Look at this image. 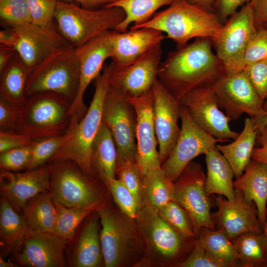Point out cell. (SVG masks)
<instances>
[{
    "label": "cell",
    "mask_w": 267,
    "mask_h": 267,
    "mask_svg": "<svg viewBox=\"0 0 267 267\" xmlns=\"http://www.w3.org/2000/svg\"><path fill=\"white\" fill-rule=\"evenodd\" d=\"M136 115V162L141 179L149 171L161 168L154 124V94L151 89L137 97H127Z\"/></svg>",
    "instance_id": "obj_18"
},
{
    "label": "cell",
    "mask_w": 267,
    "mask_h": 267,
    "mask_svg": "<svg viewBox=\"0 0 267 267\" xmlns=\"http://www.w3.org/2000/svg\"><path fill=\"white\" fill-rule=\"evenodd\" d=\"M0 17L5 27L32 22L27 0H0Z\"/></svg>",
    "instance_id": "obj_40"
},
{
    "label": "cell",
    "mask_w": 267,
    "mask_h": 267,
    "mask_svg": "<svg viewBox=\"0 0 267 267\" xmlns=\"http://www.w3.org/2000/svg\"><path fill=\"white\" fill-rule=\"evenodd\" d=\"M215 203L218 211L211 214L212 219L218 228L223 229L230 240L246 232H263L255 203H248L240 190L235 189L232 199L218 195Z\"/></svg>",
    "instance_id": "obj_19"
},
{
    "label": "cell",
    "mask_w": 267,
    "mask_h": 267,
    "mask_svg": "<svg viewBox=\"0 0 267 267\" xmlns=\"http://www.w3.org/2000/svg\"><path fill=\"white\" fill-rule=\"evenodd\" d=\"M32 22L44 28H55L53 20L58 0H27Z\"/></svg>",
    "instance_id": "obj_44"
},
{
    "label": "cell",
    "mask_w": 267,
    "mask_h": 267,
    "mask_svg": "<svg viewBox=\"0 0 267 267\" xmlns=\"http://www.w3.org/2000/svg\"><path fill=\"white\" fill-rule=\"evenodd\" d=\"M205 179L201 165L191 161L174 181L175 201L189 215L196 236L203 227L215 229L211 202L205 189Z\"/></svg>",
    "instance_id": "obj_10"
},
{
    "label": "cell",
    "mask_w": 267,
    "mask_h": 267,
    "mask_svg": "<svg viewBox=\"0 0 267 267\" xmlns=\"http://www.w3.org/2000/svg\"><path fill=\"white\" fill-rule=\"evenodd\" d=\"M174 0H119L105 7H119L125 13V19L114 29L124 32L130 25L137 26L149 21L162 6L170 5Z\"/></svg>",
    "instance_id": "obj_35"
},
{
    "label": "cell",
    "mask_w": 267,
    "mask_h": 267,
    "mask_svg": "<svg viewBox=\"0 0 267 267\" xmlns=\"http://www.w3.org/2000/svg\"><path fill=\"white\" fill-rule=\"evenodd\" d=\"M223 24L214 12L191 3L186 0H174L168 7L155 13L147 22L130 29L147 27L166 34V38L180 48L193 38L211 40L219 34Z\"/></svg>",
    "instance_id": "obj_2"
},
{
    "label": "cell",
    "mask_w": 267,
    "mask_h": 267,
    "mask_svg": "<svg viewBox=\"0 0 267 267\" xmlns=\"http://www.w3.org/2000/svg\"><path fill=\"white\" fill-rule=\"evenodd\" d=\"M96 217L86 224L76 246L72 265L76 267H96L104 262Z\"/></svg>",
    "instance_id": "obj_32"
},
{
    "label": "cell",
    "mask_w": 267,
    "mask_h": 267,
    "mask_svg": "<svg viewBox=\"0 0 267 267\" xmlns=\"http://www.w3.org/2000/svg\"><path fill=\"white\" fill-rule=\"evenodd\" d=\"M78 3L82 7L89 9H95L111 4L119 0H61Z\"/></svg>",
    "instance_id": "obj_53"
},
{
    "label": "cell",
    "mask_w": 267,
    "mask_h": 267,
    "mask_svg": "<svg viewBox=\"0 0 267 267\" xmlns=\"http://www.w3.org/2000/svg\"><path fill=\"white\" fill-rule=\"evenodd\" d=\"M194 243L205 249L227 267L238 265L234 245L222 228L217 230L203 227L200 229Z\"/></svg>",
    "instance_id": "obj_36"
},
{
    "label": "cell",
    "mask_w": 267,
    "mask_h": 267,
    "mask_svg": "<svg viewBox=\"0 0 267 267\" xmlns=\"http://www.w3.org/2000/svg\"><path fill=\"white\" fill-rule=\"evenodd\" d=\"M22 212L31 229L53 232L57 212L49 190L42 192L29 200Z\"/></svg>",
    "instance_id": "obj_31"
},
{
    "label": "cell",
    "mask_w": 267,
    "mask_h": 267,
    "mask_svg": "<svg viewBox=\"0 0 267 267\" xmlns=\"http://www.w3.org/2000/svg\"><path fill=\"white\" fill-rule=\"evenodd\" d=\"M95 210L102 225L100 240L104 264L106 267L120 266L129 256L137 237L132 219L100 204Z\"/></svg>",
    "instance_id": "obj_14"
},
{
    "label": "cell",
    "mask_w": 267,
    "mask_h": 267,
    "mask_svg": "<svg viewBox=\"0 0 267 267\" xmlns=\"http://www.w3.org/2000/svg\"><path fill=\"white\" fill-rule=\"evenodd\" d=\"M243 72L262 99L267 98V58L245 66Z\"/></svg>",
    "instance_id": "obj_45"
},
{
    "label": "cell",
    "mask_w": 267,
    "mask_h": 267,
    "mask_svg": "<svg viewBox=\"0 0 267 267\" xmlns=\"http://www.w3.org/2000/svg\"><path fill=\"white\" fill-rule=\"evenodd\" d=\"M30 228L24 217L18 214L3 197L0 204V242L6 253L17 250L25 239Z\"/></svg>",
    "instance_id": "obj_30"
},
{
    "label": "cell",
    "mask_w": 267,
    "mask_h": 267,
    "mask_svg": "<svg viewBox=\"0 0 267 267\" xmlns=\"http://www.w3.org/2000/svg\"><path fill=\"white\" fill-rule=\"evenodd\" d=\"M267 58V29H258L252 35L246 49L245 66Z\"/></svg>",
    "instance_id": "obj_46"
},
{
    "label": "cell",
    "mask_w": 267,
    "mask_h": 267,
    "mask_svg": "<svg viewBox=\"0 0 267 267\" xmlns=\"http://www.w3.org/2000/svg\"><path fill=\"white\" fill-rule=\"evenodd\" d=\"M256 31L249 2L228 19L218 36L212 40L216 54L222 62L226 74L243 71L246 49Z\"/></svg>",
    "instance_id": "obj_8"
},
{
    "label": "cell",
    "mask_w": 267,
    "mask_h": 267,
    "mask_svg": "<svg viewBox=\"0 0 267 267\" xmlns=\"http://www.w3.org/2000/svg\"><path fill=\"white\" fill-rule=\"evenodd\" d=\"M54 202L57 216L53 233L66 241L72 238L80 222L98 206L68 208Z\"/></svg>",
    "instance_id": "obj_37"
},
{
    "label": "cell",
    "mask_w": 267,
    "mask_h": 267,
    "mask_svg": "<svg viewBox=\"0 0 267 267\" xmlns=\"http://www.w3.org/2000/svg\"><path fill=\"white\" fill-rule=\"evenodd\" d=\"M181 267H227L223 263L210 254L205 249L194 243L189 256L179 264Z\"/></svg>",
    "instance_id": "obj_47"
},
{
    "label": "cell",
    "mask_w": 267,
    "mask_h": 267,
    "mask_svg": "<svg viewBox=\"0 0 267 267\" xmlns=\"http://www.w3.org/2000/svg\"><path fill=\"white\" fill-rule=\"evenodd\" d=\"M263 233H264L265 235L266 240H267V209L266 211V217L265 222L263 226Z\"/></svg>",
    "instance_id": "obj_59"
},
{
    "label": "cell",
    "mask_w": 267,
    "mask_h": 267,
    "mask_svg": "<svg viewBox=\"0 0 267 267\" xmlns=\"http://www.w3.org/2000/svg\"><path fill=\"white\" fill-rule=\"evenodd\" d=\"M71 102L52 91H43L27 97L21 108L17 132L34 140L65 135L71 124Z\"/></svg>",
    "instance_id": "obj_4"
},
{
    "label": "cell",
    "mask_w": 267,
    "mask_h": 267,
    "mask_svg": "<svg viewBox=\"0 0 267 267\" xmlns=\"http://www.w3.org/2000/svg\"><path fill=\"white\" fill-rule=\"evenodd\" d=\"M250 0H216L213 12L219 17L223 25L235 12L239 6H242Z\"/></svg>",
    "instance_id": "obj_50"
},
{
    "label": "cell",
    "mask_w": 267,
    "mask_h": 267,
    "mask_svg": "<svg viewBox=\"0 0 267 267\" xmlns=\"http://www.w3.org/2000/svg\"><path fill=\"white\" fill-rule=\"evenodd\" d=\"M109 65L94 80L95 90L89 107L79 121L72 119L65 142L50 162L71 160L87 175H95L92 166L91 148L102 123L104 98L108 86Z\"/></svg>",
    "instance_id": "obj_3"
},
{
    "label": "cell",
    "mask_w": 267,
    "mask_h": 267,
    "mask_svg": "<svg viewBox=\"0 0 267 267\" xmlns=\"http://www.w3.org/2000/svg\"><path fill=\"white\" fill-rule=\"evenodd\" d=\"M207 176L205 189L207 195L217 194L228 199L235 197L233 170L228 161L216 146L205 154Z\"/></svg>",
    "instance_id": "obj_27"
},
{
    "label": "cell",
    "mask_w": 267,
    "mask_h": 267,
    "mask_svg": "<svg viewBox=\"0 0 267 267\" xmlns=\"http://www.w3.org/2000/svg\"><path fill=\"white\" fill-rule=\"evenodd\" d=\"M232 241L238 265L244 267H267V244L263 232H246Z\"/></svg>",
    "instance_id": "obj_34"
},
{
    "label": "cell",
    "mask_w": 267,
    "mask_h": 267,
    "mask_svg": "<svg viewBox=\"0 0 267 267\" xmlns=\"http://www.w3.org/2000/svg\"><path fill=\"white\" fill-rule=\"evenodd\" d=\"M174 182L161 168L149 171L142 178V205L159 210L171 201H175Z\"/></svg>",
    "instance_id": "obj_33"
},
{
    "label": "cell",
    "mask_w": 267,
    "mask_h": 267,
    "mask_svg": "<svg viewBox=\"0 0 267 267\" xmlns=\"http://www.w3.org/2000/svg\"><path fill=\"white\" fill-rule=\"evenodd\" d=\"M219 108L231 120L243 114L251 118L264 110L258 95L243 71L226 74L211 86Z\"/></svg>",
    "instance_id": "obj_13"
},
{
    "label": "cell",
    "mask_w": 267,
    "mask_h": 267,
    "mask_svg": "<svg viewBox=\"0 0 267 267\" xmlns=\"http://www.w3.org/2000/svg\"><path fill=\"white\" fill-rule=\"evenodd\" d=\"M0 73V98L21 108L27 99L25 88L29 71L17 51Z\"/></svg>",
    "instance_id": "obj_28"
},
{
    "label": "cell",
    "mask_w": 267,
    "mask_h": 267,
    "mask_svg": "<svg viewBox=\"0 0 267 267\" xmlns=\"http://www.w3.org/2000/svg\"><path fill=\"white\" fill-rule=\"evenodd\" d=\"M212 40L197 38L169 52L162 61L158 80L178 101L190 91L211 86L226 74L224 65L212 51Z\"/></svg>",
    "instance_id": "obj_1"
},
{
    "label": "cell",
    "mask_w": 267,
    "mask_h": 267,
    "mask_svg": "<svg viewBox=\"0 0 267 267\" xmlns=\"http://www.w3.org/2000/svg\"><path fill=\"white\" fill-rule=\"evenodd\" d=\"M256 142L261 147L254 148L252 159L267 165V125L259 131Z\"/></svg>",
    "instance_id": "obj_52"
},
{
    "label": "cell",
    "mask_w": 267,
    "mask_h": 267,
    "mask_svg": "<svg viewBox=\"0 0 267 267\" xmlns=\"http://www.w3.org/2000/svg\"><path fill=\"white\" fill-rule=\"evenodd\" d=\"M0 267H14L12 263L5 261L1 256H0Z\"/></svg>",
    "instance_id": "obj_58"
},
{
    "label": "cell",
    "mask_w": 267,
    "mask_h": 267,
    "mask_svg": "<svg viewBox=\"0 0 267 267\" xmlns=\"http://www.w3.org/2000/svg\"><path fill=\"white\" fill-rule=\"evenodd\" d=\"M263 109L264 110L267 111V98L265 100L264 102Z\"/></svg>",
    "instance_id": "obj_60"
},
{
    "label": "cell",
    "mask_w": 267,
    "mask_h": 267,
    "mask_svg": "<svg viewBox=\"0 0 267 267\" xmlns=\"http://www.w3.org/2000/svg\"><path fill=\"white\" fill-rule=\"evenodd\" d=\"M79 81V63L75 47H72L53 54L32 69L29 72L25 93L27 97L40 92H55L72 103Z\"/></svg>",
    "instance_id": "obj_6"
},
{
    "label": "cell",
    "mask_w": 267,
    "mask_h": 267,
    "mask_svg": "<svg viewBox=\"0 0 267 267\" xmlns=\"http://www.w3.org/2000/svg\"><path fill=\"white\" fill-rule=\"evenodd\" d=\"M0 190L1 196L20 213L29 200L42 192L49 190L48 164L22 173L1 169Z\"/></svg>",
    "instance_id": "obj_22"
},
{
    "label": "cell",
    "mask_w": 267,
    "mask_h": 267,
    "mask_svg": "<svg viewBox=\"0 0 267 267\" xmlns=\"http://www.w3.org/2000/svg\"><path fill=\"white\" fill-rule=\"evenodd\" d=\"M33 143L28 146L0 152L1 169L11 172L27 170L31 161Z\"/></svg>",
    "instance_id": "obj_43"
},
{
    "label": "cell",
    "mask_w": 267,
    "mask_h": 267,
    "mask_svg": "<svg viewBox=\"0 0 267 267\" xmlns=\"http://www.w3.org/2000/svg\"><path fill=\"white\" fill-rule=\"evenodd\" d=\"M91 161L94 174L106 184L109 179L115 178L117 150L111 133L103 122L92 145Z\"/></svg>",
    "instance_id": "obj_29"
},
{
    "label": "cell",
    "mask_w": 267,
    "mask_h": 267,
    "mask_svg": "<svg viewBox=\"0 0 267 267\" xmlns=\"http://www.w3.org/2000/svg\"><path fill=\"white\" fill-rule=\"evenodd\" d=\"M252 119L257 126L259 133V131L267 125V111L264 110Z\"/></svg>",
    "instance_id": "obj_57"
},
{
    "label": "cell",
    "mask_w": 267,
    "mask_h": 267,
    "mask_svg": "<svg viewBox=\"0 0 267 267\" xmlns=\"http://www.w3.org/2000/svg\"><path fill=\"white\" fill-rule=\"evenodd\" d=\"M125 16L124 11L119 7L89 9L74 2L58 0L54 19L59 32L77 47L105 32L114 30Z\"/></svg>",
    "instance_id": "obj_5"
},
{
    "label": "cell",
    "mask_w": 267,
    "mask_h": 267,
    "mask_svg": "<svg viewBox=\"0 0 267 267\" xmlns=\"http://www.w3.org/2000/svg\"><path fill=\"white\" fill-rule=\"evenodd\" d=\"M201 128L222 141L235 139L239 133L231 129L230 120L221 110L211 86L195 89L179 101Z\"/></svg>",
    "instance_id": "obj_16"
},
{
    "label": "cell",
    "mask_w": 267,
    "mask_h": 267,
    "mask_svg": "<svg viewBox=\"0 0 267 267\" xmlns=\"http://www.w3.org/2000/svg\"><path fill=\"white\" fill-rule=\"evenodd\" d=\"M136 218L148 247L153 252L166 259L179 253L185 237L162 219L157 210L142 205Z\"/></svg>",
    "instance_id": "obj_21"
},
{
    "label": "cell",
    "mask_w": 267,
    "mask_h": 267,
    "mask_svg": "<svg viewBox=\"0 0 267 267\" xmlns=\"http://www.w3.org/2000/svg\"><path fill=\"white\" fill-rule=\"evenodd\" d=\"M34 141L27 135L16 131H0V153L29 145Z\"/></svg>",
    "instance_id": "obj_49"
},
{
    "label": "cell",
    "mask_w": 267,
    "mask_h": 267,
    "mask_svg": "<svg viewBox=\"0 0 267 267\" xmlns=\"http://www.w3.org/2000/svg\"><path fill=\"white\" fill-rule=\"evenodd\" d=\"M181 124L176 143L161 168L175 181L185 167L196 157L205 154L218 142H224L210 134L193 121L186 107L180 104Z\"/></svg>",
    "instance_id": "obj_11"
},
{
    "label": "cell",
    "mask_w": 267,
    "mask_h": 267,
    "mask_svg": "<svg viewBox=\"0 0 267 267\" xmlns=\"http://www.w3.org/2000/svg\"><path fill=\"white\" fill-rule=\"evenodd\" d=\"M112 54L111 64L127 66L153 46L166 38L158 30L147 27L130 29L124 32L110 30Z\"/></svg>",
    "instance_id": "obj_24"
},
{
    "label": "cell",
    "mask_w": 267,
    "mask_h": 267,
    "mask_svg": "<svg viewBox=\"0 0 267 267\" xmlns=\"http://www.w3.org/2000/svg\"><path fill=\"white\" fill-rule=\"evenodd\" d=\"M7 27L13 32L14 47L29 72L53 54L73 47L55 28H44L32 22Z\"/></svg>",
    "instance_id": "obj_12"
},
{
    "label": "cell",
    "mask_w": 267,
    "mask_h": 267,
    "mask_svg": "<svg viewBox=\"0 0 267 267\" xmlns=\"http://www.w3.org/2000/svg\"><path fill=\"white\" fill-rule=\"evenodd\" d=\"M162 55V43H160L127 66L115 67L110 63L109 84L121 90L126 97H137L144 94L152 89L158 79Z\"/></svg>",
    "instance_id": "obj_15"
},
{
    "label": "cell",
    "mask_w": 267,
    "mask_h": 267,
    "mask_svg": "<svg viewBox=\"0 0 267 267\" xmlns=\"http://www.w3.org/2000/svg\"><path fill=\"white\" fill-rule=\"evenodd\" d=\"M189 2L197 5L206 10L213 12V7L216 0H186Z\"/></svg>",
    "instance_id": "obj_56"
},
{
    "label": "cell",
    "mask_w": 267,
    "mask_h": 267,
    "mask_svg": "<svg viewBox=\"0 0 267 267\" xmlns=\"http://www.w3.org/2000/svg\"><path fill=\"white\" fill-rule=\"evenodd\" d=\"M106 185L123 213L132 219L136 218L139 207L134 196L121 179H109Z\"/></svg>",
    "instance_id": "obj_42"
},
{
    "label": "cell",
    "mask_w": 267,
    "mask_h": 267,
    "mask_svg": "<svg viewBox=\"0 0 267 267\" xmlns=\"http://www.w3.org/2000/svg\"><path fill=\"white\" fill-rule=\"evenodd\" d=\"M152 90L154 124L161 166L173 149L179 134L178 120L180 104L158 79L153 84Z\"/></svg>",
    "instance_id": "obj_20"
},
{
    "label": "cell",
    "mask_w": 267,
    "mask_h": 267,
    "mask_svg": "<svg viewBox=\"0 0 267 267\" xmlns=\"http://www.w3.org/2000/svg\"><path fill=\"white\" fill-rule=\"evenodd\" d=\"M102 122L115 141L118 161L136 163L135 111L124 93L109 83L103 103Z\"/></svg>",
    "instance_id": "obj_9"
},
{
    "label": "cell",
    "mask_w": 267,
    "mask_h": 267,
    "mask_svg": "<svg viewBox=\"0 0 267 267\" xmlns=\"http://www.w3.org/2000/svg\"><path fill=\"white\" fill-rule=\"evenodd\" d=\"M66 136L67 133L63 135L35 140L32 145L31 161L27 170L39 168L48 162L61 148Z\"/></svg>",
    "instance_id": "obj_39"
},
{
    "label": "cell",
    "mask_w": 267,
    "mask_h": 267,
    "mask_svg": "<svg viewBox=\"0 0 267 267\" xmlns=\"http://www.w3.org/2000/svg\"><path fill=\"white\" fill-rule=\"evenodd\" d=\"M16 53V50L14 47L0 44V72L8 64Z\"/></svg>",
    "instance_id": "obj_54"
},
{
    "label": "cell",
    "mask_w": 267,
    "mask_h": 267,
    "mask_svg": "<svg viewBox=\"0 0 267 267\" xmlns=\"http://www.w3.org/2000/svg\"><path fill=\"white\" fill-rule=\"evenodd\" d=\"M49 191L55 202L68 207H89L99 204V193L93 177L86 174L71 160L50 162Z\"/></svg>",
    "instance_id": "obj_7"
},
{
    "label": "cell",
    "mask_w": 267,
    "mask_h": 267,
    "mask_svg": "<svg viewBox=\"0 0 267 267\" xmlns=\"http://www.w3.org/2000/svg\"><path fill=\"white\" fill-rule=\"evenodd\" d=\"M116 174L134 196L139 209L142 205V179L136 163L118 161Z\"/></svg>",
    "instance_id": "obj_41"
},
{
    "label": "cell",
    "mask_w": 267,
    "mask_h": 267,
    "mask_svg": "<svg viewBox=\"0 0 267 267\" xmlns=\"http://www.w3.org/2000/svg\"><path fill=\"white\" fill-rule=\"evenodd\" d=\"M65 241L53 232L30 228L21 245L22 250L15 254V260L24 267H64Z\"/></svg>",
    "instance_id": "obj_23"
},
{
    "label": "cell",
    "mask_w": 267,
    "mask_h": 267,
    "mask_svg": "<svg viewBox=\"0 0 267 267\" xmlns=\"http://www.w3.org/2000/svg\"><path fill=\"white\" fill-rule=\"evenodd\" d=\"M256 30L267 29V0H250Z\"/></svg>",
    "instance_id": "obj_51"
},
{
    "label": "cell",
    "mask_w": 267,
    "mask_h": 267,
    "mask_svg": "<svg viewBox=\"0 0 267 267\" xmlns=\"http://www.w3.org/2000/svg\"><path fill=\"white\" fill-rule=\"evenodd\" d=\"M21 108L0 98V131L17 132Z\"/></svg>",
    "instance_id": "obj_48"
},
{
    "label": "cell",
    "mask_w": 267,
    "mask_h": 267,
    "mask_svg": "<svg viewBox=\"0 0 267 267\" xmlns=\"http://www.w3.org/2000/svg\"><path fill=\"white\" fill-rule=\"evenodd\" d=\"M258 134V127L253 120L247 118L242 131L233 141L227 144L216 145L229 163L236 178L243 174L252 159Z\"/></svg>",
    "instance_id": "obj_26"
},
{
    "label": "cell",
    "mask_w": 267,
    "mask_h": 267,
    "mask_svg": "<svg viewBox=\"0 0 267 267\" xmlns=\"http://www.w3.org/2000/svg\"><path fill=\"white\" fill-rule=\"evenodd\" d=\"M158 211L162 219L185 238H193L196 236L189 215L176 201L169 202Z\"/></svg>",
    "instance_id": "obj_38"
},
{
    "label": "cell",
    "mask_w": 267,
    "mask_h": 267,
    "mask_svg": "<svg viewBox=\"0 0 267 267\" xmlns=\"http://www.w3.org/2000/svg\"><path fill=\"white\" fill-rule=\"evenodd\" d=\"M244 172L233 181V187L242 192L248 203H255L263 227L267 209V165L251 159Z\"/></svg>",
    "instance_id": "obj_25"
},
{
    "label": "cell",
    "mask_w": 267,
    "mask_h": 267,
    "mask_svg": "<svg viewBox=\"0 0 267 267\" xmlns=\"http://www.w3.org/2000/svg\"><path fill=\"white\" fill-rule=\"evenodd\" d=\"M80 66V81L77 96L71 104L70 114L81 120L88 109L84 102L85 92L100 74L104 61L112 54L110 30L75 47Z\"/></svg>",
    "instance_id": "obj_17"
},
{
    "label": "cell",
    "mask_w": 267,
    "mask_h": 267,
    "mask_svg": "<svg viewBox=\"0 0 267 267\" xmlns=\"http://www.w3.org/2000/svg\"><path fill=\"white\" fill-rule=\"evenodd\" d=\"M14 37L11 29L6 27L4 29L1 30L0 31V44L14 47Z\"/></svg>",
    "instance_id": "obj_55"
}]
</instances>
